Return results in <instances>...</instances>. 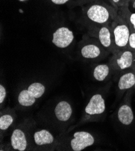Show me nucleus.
<instances>
[{
	"label": "nucleus",
	"mask_w": 135,
	"mask_h": 151,
	"mask_svg": "<svg viewBox=\"0 0 135 151\" xmlns=\"http://www.w3.org/2000/svg\"><path fill=\"white\" fill-rule=\"evenodd\" d=\"M111 28L115 52L127 49L128 39L131 32L128 24L120 16L114 20Z\"/></svg>",
	"instance_id": "obj_1"
},
{
	"label": "nucleus",
	"mask_w": 135,
	"mask_h": 151,
	"mask_svg": "<svg viewBox=\"0 0 135 151\" xmlns=\"http://www.w3.org/2000/svg\"><path fill=\"white\" fill-rule=\"evenodd\" d=\"M109 65L112 69L119 71L135 69V52L125 49L113 54Z\"/></svg>",
	"instance_id": "obj_2"
},
{
	"label": "nucleus",
	"mask_w": 135,
	"mask_h": 151,
	"mask_svg": "<svg viewBox=\"0 0 135 151\" xmlns=\"http://www.w3.org/2000/svg\"><path fill=\"white\" fill-rule=\"evenodd\" d=\"M87 17L90 21L94 24L103 25H107L112 18V15L106 6L95 4L88 8Z\"/></svg>",
	"instance_id": "obj_3"
},
{
	"label": "nucleus",
	"mask_w": 135,
	"mask_h": 151,
	"mask_svg": "<svg viewBox=\"0 0 135 151\" xmlns=\"http://www.w3.org/2000/svg\"><path fill=\"white\" fill-rule=\"evenodd\" d=\"M97 29L96 37L101 46L106 50L111 52L112 54L115 52L113 37L111 27L108 25H103Z\"/></svg>",
	"instance_id": "obj_4"
},
{
	"label": "nucleus",
	"mask_w": 135,
	"mask_h": 151,
	"mask_svg": "<svg viewBox=\"0 0 135 151\" xmlns=\"http://www.w3.org/2000/svg\"><path fill=\"white\" fill-rule=\"evenodd\" d=\"M95 143L93 135L86 131H78L73 134V138L70 141V146L74 151H81Z\"/></svg>",
	"instance_id": "obj_5"
},
{
	"label": "nucleus",
	"mask_w": 135,
	"mask_h": 151,
	"mask_svg": "<svg viewBox=\"0 0 135 151\" xmlns=\"http://www.w3.org/2000/svg\"><path fill=\"white\" fill-rule=\"evenodd\" d=\"M74 35L72 31L67 27H62L56 29L53 34L52 43L59 48H66L72 43Z\"/></svg>",
	"instance_id": "obj_6"
},
{
	"label": "nucleus",
	"mask_w": 135,
	"mask_h": 151,
	"mask_svg": "<svg viewBox=\"0 0 135 151\" xmlns=\"http://www.w3.org/2000/svg\"><path fill=\"white\" fill-rule=\"evenodd\" d=\"M106 102L101 94H95L90 99L85 108V113L90 116H99L106 111Z\"/></svg>",
	"instance_id": "obj_7"
},
{
	"label": "nucleus",
	"mask_w": 135,
	"mask_h": 151,
	"mask_svg": "<svg viewBox=\"0 0 135 151\" xmlns=\"http://www.w3.org/2000/svg\"><path fill=\"white\" fill-rule=\"evenodd\" d=\"M119 122L124 125H130L134 120V114L129 103H124L119 107L117 113Z\"/></svg>",
	"instance_id": "obj_8"
},
{
	"label": "nucleus",
	"mask_w": 135,
	"mask_h": 151,
	"mask_svg": "<svg viewBox=\"0 0 135 151\" xmlns=\"http://www.w3.org/2000/svg\"><path fill=\"white\" fill-rule=\"evenodd\" d=\"M11 145L14 150L24 151L26 149L27 142L24 132L20 129H15L11 135Z\"/></svg>",
	"instance_id": "obj_9"
},
{
	"label": "nucleus",
	"mask_w": 135,
	"mask_h": 151,
	"mask_svg": "<svg viewBox=\"0 0 135 151\" xmlns=\"http://www.w3.org/2000/svg\"><path fill=\"white\" fill-rule=\"evenodd\" d=\"M104 48L99 43H88L82 47L81 55L87 59H95L102 54Z\"/></svg>",
	"instance_id": "obj_10"
},
{
	"label": "nucleus",
	"mask_w": 135,
	"mask_h": 151,
	"mask_svg": "<svg viewBox=\"0 0 135 151\" xmlns=\"http://www.w3.org/2000/svg\"><path fill=\"white\" fill-rule=\"evenodd\" d=\"M54 112L56 117L59 121L66 122L72 116V108L68 102L63 101L56 105Z\"/></svg>",
	"instance_id": "obj_11"
},
{
	"label": "nucleus",
	"mask_w": 135,
	"mask_h": 151,
	"mask_svg": "<svg viewBox=\"0 0 135 151\" xmlns=\"http://www.w3.org/2000/svg\"><path fill=\"white\" fill-rule=\"evenodd\" d=\"M120 90H128L135 87V69L127 70L119 78L117 84Z\"/></svg>",
	"instance_id": "obj_12"
},
{
	"label": "nucleus",
	"mask_w": 135,
	"mask_h": 151,
	"mask_svg": "<svg viewBox=\"0 0 135 151\" xmlns=\"http://www.w3.org/2000/svg\"><path fill=\"white\" fill-rule=\"evenodd\" d=\"M34 141L38 146L50 145L53 142L54 137L48 130L42 129L35 132Z\"/></svg>",
	"instance_id": "obj_13"
},
{
	"label": "nucleus",
	"mask_w": 135,
	"mask_h": 151,
	"mask_svg": "<svg viewBox=\"0 0 135 151\" xmlns=\"http://www.w3.org/2000/svg\"><path fill=\"white\" fill-rule=\"evenodd\" d=\"M111 67L107 64H101L95 67L93 72L94 78L98 81H103L109 75Z\"/></svg>",
	"instance_id": "obj_14"
},
{
	"label": "nucleus",
	"mask_w": 135,
	"mask_h": 151,
	"mask_svg": "<svg viewBox=\"0 0 135 151\" xmlns=\"http://www.w3.org/2000/svg\"><path fill=\"white\" fill-rule=\"evenodd\" d=\"M45 86L40 83H34L28 87V95L32 98L38 99L41 98L45 92Z\"/></svg>",
	"instance_id": "obj_15"
},
{
	"label": "nucleus",
	"mask_w": 135,
	"mask_h": 151,
	"mask_svg": "<svg viewBox=\"0 0 135 151\" xmlns=\"http://www.w3.org/2000/svg\"><path fill=\"white\" fill-rule=\"evenodd\" d=\"M36 99L34 98L31 97L28 93L27 89H24L20 92L18 96V101L19 104L23 107H31L33 105Z\"/></svg>",
	"instance_id": "obj_16"
},
{
	"label": "nucleus",
	"mask_w": 135,
	"mask_h": 151,
	"mask_svg": "<svg viewBox=\"0 0 135 151\" xmlns=\"http://www.w3.org/2000/svg\"><path fill=\"white\" fill-rule=\"evenodd\" d=\"M123 11L121 17L130 27L131 32H135V12H130L128 7L121 9Z\"/></svg>",
	"instance_id": "obj_17"
},
{
	"label": "nucleus",
	"mask_w": 135,
	"mask_h": 151,
	"mask_svg": "<svg viewBox=\"0 0 135 151\" xmlns=\"http://www.w3.org/2000/svg\"><path fill=\"white\" fill-rule=\"evenodd\" d=\"M13 122V118L11 115L4 114L0 117V129L5 131L7 129Z\"/></svg>",
	"instance_id": "obj_18"
},
{
	"label": "nucleus",
	"mask_w": 135,
	"mask_h": 151,
	"mask_svg": "<svg viewBox=\"0 0 135 151\" xmlns=\"http://www.w3.org/2000/svg\"><path fill=\"white\" fill-rule=\"evenodd\" d=\"M111 2L115 6L122 9L128 6L129 0H111Z\"/></svg>",
	"instance_id": "obj_19"
},
{
	"label": "nucleus",
	"mask_w": 135,
	"mask_h": 151,
	"mask_svg": "<svg viewBox=\"0 0 135 151\" xmlns=\"http://www.w3.org/2000/svg\"><path fill=\"white\" fill-rule=\"evenodd\" d=\"M127 49L135 52V32H131L128 39Z\"/></svg>",
	"instance_id": "obj_20"
},
{
	"label": "nucleus",
	"mask_w": 135,
	"mask_h": 151,
	"mask_svg": "<svg viewBox=\"0 0 135 151\" xmlns=\"http://www.w3.org/2000/svg\"><path fill=\"white\" fill-rule=\"evenodd\" d=\"M6 97V90L5 87L1 84L0 85V104H3Z\"/></svg>",
	"instance_id": "obj_21"
},
{
	"label": "nucleus",
	"mask_w": 135,
	"mask_h": 151,
	"mask_svg": "<svg viewBox=\"0 0 135 151\" xmlns=\"http://www.w3.org/2000/svg\"><path fill=\"white\" fill-rule=\"evenodd\" d=\"M69 0H51V1L56 5H62L67 3Z\"/></svg>",
	"instance_id": "obj_22"
},
{
	"label": "nucleus",
	"mask_w": 135,
	"mask_h": 151,
	"mask_svg": "<svg viewBox=\"0 0 135 151\" xmlns=\"http://www.w3.org/2000/svg\"><path fill=\"white\" fill-rule=\"evenodd\" d=\"M129 6H130L132 10H134L135 12V0H129V4L128 7Z\"/></svg>",
	"instance_id": "obj_23"
},
{
	"label": "nucleus",
	"mask_w": 135,
	"mask_h": 151,
	"mask_svg": "<svg viewBox=\"0 0 135 151\" xmlns=\"http://www.w3.org/2000/svg\"><path fill=\"white\" fill-rule=\"evenodd\" d=\"M21 1H23V0H21Z\"/></svg>",
	"instance_id": "obj_24"
},
{
	"label": "nucleus",
	"mask_w": 135,
	"mask_h": 151,
	"mask_svg": "<svg viewBox=\"0 0 135 151\" xmlns=\"http://www.w3.org/2000/svg\"></svg>",
	"instance_id": "obj_25"
}]
</instances>
